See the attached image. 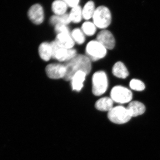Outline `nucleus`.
I'll return each instance as SVG.
<instances>
[{
  "label": "nucleus",
  "mask_w": 160,
  "mask_h": 160,
  "mask_svg": "<svg viewBox=\"0 0 160 160\" xmlns=\"http://www.w3.org/2000/svg\"><path fill=\"white\" fill-rule=\"evenodd\" d=\"M66 68V74L64 80L66 81L71 80L72 78L78 72L82 71L89 74L92 69L91 61L86 55H77L70 61L65 64Z\"/></svg>",
  "instance_id": "f257e3e1"
},
{
  "label": "nucleus",
  "mask_w": 160,
  "mask_h": 160,
  "mask_svg": "<svg viewBox=\"0 0 160 160\" xmlns=\"http://www.w3.org/2000/svg\"><path fill=\"white\" fill-rule=\"evenodd\" d=\"M108 79L105 72L98 71L95 72L92 77V92L96 96H100L106 92L108 89Z\"/></svg>",
  "instance_id": "f03ea898"
},
{
  "label": "nucleus",
  "mask_w": 160,
  "mask_h": 160,
  "mask_svg": "<svg viewBox=\"0 0 160 160\" xmlns=\"http://www.w3.org/2000/svg\"><path fill=\"white\" fill-rule=\"evenodd\" d=\"M92 19L93 23L97 28L106 29L111 24V12L106 6H100L96 9Z\"/></svg>",
  "instance_id": "7ed1b4c3"
},
{
  "label": "nucleus",
  "mask_w": 160,
  "mask_h": 160,
  "mask_svg": "<svg viewBox=\"0 0 160 160\" xmlns=\"http://www.w3.org/2000/svg\"><path fill=\"white\" fill-rule=\"evenodd\" d=\"M107 49L97 40H92L87 44L86 48V56L91 61H97L105 57Z\"/></svg>",
  "instance_id": "20e7f679"
},
{
  "label": "nucleus",
  "mask_w": 160,
  "mask_h": 160,
  "mask_svg": "<svg viewBox=\"0 0 160 160\" xmlns=\"http://www.w3.org/2000/svg\"><path fill=\"white\" fill-rule=\"evenodd\" d=\"M50 43L52 48V58L60 62H68L77 55L75 49H67L61 47L55 41Z\"/></svg>",
  "instance_id": "39448f33"
},
{
  "label": "nucleus",
  "mask_w": 160,
  "mask_h": 160,
  "mask_svg": "<svg viewBox=\"0 0 160 160\" xmlns=\"http://www.w3.org/2000/svg\"><path fill=\"white\" fill-rule=\"evenodd\" d=\"M107 116L112 123L120 125L128 122L132 118L127 108L121 106L113 107L108 112Z\"/></svg>",
  "instance_id": "423d86ee"
},
{
  "label": "nucleus",
  "mask_w": 160,
  "mask_h": 160,
  "mask_svg": "<svg viewBox=\"0 0 160 160\" xmlns=\"http://www.w3.org/2000/svg\"><path fill=\"white\" fill-rule=\"evenodd\" d=\"M110 98L113 102L119 104H125L131 102L132 94L128 88L123 86H117L112 89Z\"/></svg>",
  "instance_id": "0eeeda50"
},
{
  "label": "nucleus",
  "mask_w": 160,
  "mask_h": 160,
  "mask_svg": "<svg viewBox=\"0 0 160 160\" xmlns=\"http://www.w3.org/2000/svg\"><path fill=\"white\" fill-rule=\"evenodd\" d=\"M46 72L48 77L52 79L64 78L66 74L65 65L59 63H52L46 66Z\"/></svg>",
  "instance_id": "6e6552de"
},
{
  "label": "nucleus",
  "mask_w": 160,
  "mask_h": 160,
  "mask_svg": "<svg viewBox=\"0 0 160 160\" xmlns=\"http://www.w3.org/2000/svg\"><path fill=\"white\" fill-rule=\"evenodd\" d=\"M107 49H112L115 46V40L111 32L107 30L100 31L97 35V39Z\"/></svg>",
  "instance_id": "1a4fd4ad"
},
{
  "label": "nucleus",
  "mask_w": 160,
  "mask_h": 160,
  "mask_svg": "<svg viewBox=\"0 0 160 160\" xmlns=\"http://www.w3.org/2000/svg\"><path fill=\"white\" fill-rule=\"evenodd\" d=\"M28 15L30 21L36 25H40L44 21V10L40 4H35L32 6L29 9Z\"/></svg>",
  "instance_id": "9d476101"
},
{
  "label": "nucleus",
  "mask_w": 160,
  "mask_h": 160,
  "mask_svg": "<svg viewBox=\"0 0 160 160\" xmlns=\"http://www.w3.org/2000/svg\"><path fill=\"white\" fill-rule=\"evenodd\" d=\"M54 41L59 46L66 49H72L74 46L75 42L70 33H58Z\"/></svg>",
  "instance_id": "9b49d317"
},
{
  "label": "nucleus",
  "mask_w": 160,
  "mask_h": 160,
  "mask_svg": "<svg viewBox=\"0 0 160 160\" xmlns=\"http://www.w3.org/2000/svg\"><path fill=\"white\" fill-rule=\"evenodd\" d=\"M87 74L84 72H78L72 78L71 85L72 90L80 92L84 86V82L86 80Z\"/></svg>",
  "instance_id": "f8f14e48"
},
{
  "label": "nucleus",
  "mask_w": 160,
  "mask_h": 160,
  "mask_svg": "<svg viewBox=\"0 0 160 160\" xmlns=\"http://www.w3.org/2000/svg\"><path fill=\"white\" fill-rule=\"evenodd\" d=\"M126 108L132 118L141 115L146 111L145 105L138 101L130 102Z\"/></svg>",
  "instance_id": "ddd939ff"
},
{
  "label": "nucleus",
  "mask_w": 160,
  "mask_h": 160,
  "mask_svg": "<svg viewBox=\"0 0 160 160\" xmlns=\"http://www.w3.org/2000/svg\"><path fill=\"white\" fill-rule=\"evenodd\" d=\"M38 52L40 58L46 62H48L52 58V48L50 43H42L39 47Z\"/></svg>",
  "instance_id": "4468645a"
},
{
  "label": "nucleus",
  "mask_w": 160,
  "mask_h": 160,
  "mask_svg": "<svg viewBox=\"0 0 160 160\" xmlns=\"http://www.w3.org/2000/svg\"><path fill=\"white\" fill-rule=\"evenodd\" d=\"M112 73L117 78L122 79L126 78L129 75L126 66L121 62H118L114 64L112 68Z\"/></svg>",
  "instance_id": "2eb2a0df"
},
{
  "label": "nucleus",
  "mask_w": 160,
  "mask_h": 160,
  "mask_svg": "<svg viewBox=\"0 0 160 160\" xmlns=\"http://www.w3.org/2000/svg\"><path fill=\"white\" fill-rule=\"evenodd\" d=\"M113 101L111 98L103 97L97 101L95 107L98 110L101 111L109 112L113 106Z\"/></svg>",
  "instance_id": "dca6fc26"
},
{
  "label": "nucleus",
  "mask_w": 160,
  "mask_h": 160,
  "mask_svg": "<svg viewBox=\"0 0 160 160\" xmlns=\"http://www.w3.org/2000/svg\"><path fill=\"white\" fill-rule=\"evenodd\" d=\"M67 6L66 3L63 0H55L52 5V9L55 14L61 15L66 14Z\"/></svg>",
  "instance_id": "f3484780"
},
{
  "label": "nucleus",
  "mask_w": 160,
  "mask_h": 160,
  "mask_svg": "<svg viewBox=\"0 0 160 160\" xmlns=\"http://www.w3.org/2000/svg\"><path fill=\"white\" fill-rule=\"evenodd\" d=\"M50 24L52 25H58V24H64V25H68L71 22V21L69 17V14H64L61 15L52 16L49 19Z\"/></svg>",
  "instance_id": "a211bd4d"
},
{
  "label": "nucleus",
  "mask_w": 160,
  "mask_h": 160,
  "mask_svg": "<svg viewBox=\"0 0 160 160\" xmlns=\"http://www.w3.org/2000/svg\"><path fill=\"white\" fill-rule=\"evenodd\" d=\"M95 10L94 3L93 2L89 1L86 3L82 9L83 18L88 20L92 18Z\"/></svg>",
  "instance_id": "6ab92c4d"
},
{
  "label": "nucleus",
  "mask_w": 160,
  "mask_h": 160,
  "mask_svg": "<svg viewBox=\"0 0 160 160\" xmlns=\"http://www.w3.org/2000/svg\"><path fill=\"white\" fill-rule=\"evenodd\" d=\"M69 15L71 22L75 23H79L83 18L82 9L79 6L73 7Z\"/></svg>",
  "instance_id": "aec40b11"
},
{
  "label": "nucleus",
  "mask_w": 160,
  "mask_h": 160,
  "mask_svg": "<svg viewBox=\"0 0 160 160\" xmlns=\"http://www.w3.org/2000/svg\"><path fill=\"white\" fill-rule=\"evenodd\" d=\"M71 36L74 42L79 45H82L85 42L86 38L85 34L83 33L82 29L76 28L71 32Z\"/></svg>",
  "instance_id": "412c9836"
},
{
  "label": "nucleus",
  "mask_w": 160,
  "mask_h": 160,
  "mask_svg": "<svg viewBox=\"0 0 160 160\" xmlns=\"http://www.w3.org/2000/svg\"><path fill=\"white\" fill-rule=\"evenodd\" d=\"M97 27L93 22H86L82 25V30L83 33L88 36H92L95 33Z\"/></svg>",
  "instance_id": "4be33fe9"
},
{
  "label": "nucleus",
  "mask_w": 160,
  "mask_h": 160,
  "mask_svg": "<svg viewBox=\"0 0 160 160\" xmlns=\"http://www.w3.org/2000/svg\"><path fill=\"white\" fill-rule=\"evenodd\" d=\"M129 86L132 90L137 91H142L146 88L145 84L141 80L133 79L130 81Z\"/></svg>",
  "instance_id": "5701e85b"
},
{
  "label": "nucleus",
  "mask_w": 160,
  "mask_h": 160,
  "mask_svg": "<svg viewBox=\"0 0 160 160\" xmlns=\"http://www.w3.org/2000/svg\"><path fill=\"white\" fill-rule=\"evenodd\" d=\"M55 31L57 34L60 33H71L67 25L64 24H58L55 26Z\"/></svg>",
  "instance_id": "b1692460"
},
{
  "label": "nucleus",
  "mask_w": 160,
  "mask_h": 160,
  "mask_svg": "<svg viewBox=\"0 0 160 160\" xmlns=\"http://www.w3.org/2000/svg\"><path fill=\"white\" fill-rule=\"evenodd\" d=\"M67 4V6L73 8L75 6H78L80 0H63Z\"/></svg>",
  "instance_id": "393cba45"
}]
</instances>
